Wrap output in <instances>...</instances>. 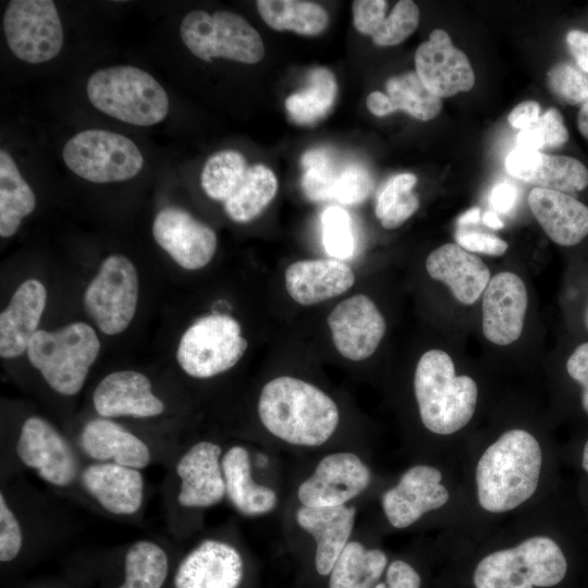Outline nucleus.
<instances>
[{
	"label": "nucleus",
	"instance_id": "44",
	"mask_svg": "<svg viewBox=\"0 0 588 588\" xmlns=\"http://www.w3.org/2000/svg\"><path fill=\"white\" fill-rule=\"evenodd\" d=\"M23 535L20 523L9 507L3 493L0 494V561L10 562L21 551Z\"/></svg>",
	"mask_w": 588,
	"mask_h": 588
},
{
	"label": "nucleus",
	"instance_id": "42",
	"mask_svg": "<svg viewBox=\"0 0 588 588\" xmlns=\"http://www.w3.org/2000/svg\"><path fill=\"white\" fill-rule=\"evenodd\" d=\"M551 93L560 100L575 106L588 100V74L567 62L553 65L547 74Z\"/></svg>",
	"mask_w": 588,
	"mask_h": 588
},
{
	"label": "nucleus",
	"instance_id": "29",
	"mask_svg": "<svg viewBox=\"0 0 588 588\" xmlns=\"http://www.w3.org/2000/svg\"><path fill=\"white\" fill-rule=\"evenodd\" d=\"M79 440L83 451L97 462L143 469L151 460L150 450L143 440L108 418L88 421Z\"/></svg>",
	"mask_w": 588,
	"mask_h": 588
},
{
	"label": "nucleus",
	"instance_id": "35",
	"mask_svg": "<svg viewBox=\"0 0 588 588\" xmlns=\"http://www.w3.org/2000/svg\"><path fill=\"white\" fill-rule=\"evenodd\" d=\"M338 93L333 73L327 68H315L308 73L304 89L285 99V108L297 124H314L329 112Z\"/></svg>",
	"mask_w": 588,
	"mask_h": 588
},
{
	"label": "nucleus",
	"instance_id": "48",
	"mask_svg": "<svg viewBox=\"0 0 588 588\" xmlns=\"http://www.w3.org/2000/svg\"><path fill=\"white\" fill-rule=\"evenodd\" d=\"M417 182V177L413 173H401L393 176L382 187L377 196L375 215L380 220L393 201L405 192L413 189Z\"/></svg>",
	"mask_w": 588,
	"mask_h": 588
},
{
	"label": "nucleus",
	"instance_id": "25",
	"mask_svg": "<svg viewBox=\"0 0 588 588\" xmlns=\"http://www.w3.org/2000/svg\"><path fill=\"white\" fill-rule=\"evenodd\" d=\"M426 270L430 278L446 284L464 305L476 303L491 279L487 265L455 243L432 250L426 259Z\"/></svg>",
	"mask_w": 588,
	"mask_h": 588
},
{
	"label": "nucleus",
	"instance_id": "20",
	"mask_svg": "<svg viewBox=\"0 0 588 588\" xmlns=\"http://www.w3.org/2000/svg\"><path fill=\"white\" fill-rule=\"evenodd\" d=\"M222 455L218 443L199 441L180 457L175 468L181 479L179 504L187 509H206L225 497Z\"/></svg>",
	"mask_w": 588,
	"mask_h": 588
},
{
	"label": "nucleus",
	"instance_id": "45",
	"mask_svg": "<svg viewBox=\"0 0 588 588\" xmlns=\"http://www.w3.org/2000/svg\"><path fill=\"white\" fill-rule=\"evenodd\" d=\"M387 1L356 0L352 3L353 24L358 33L371 35L385 19Z\"/></svg>",
	"mask_w": 588,
	"mask_h": 588
},
{
	"label": "nucleus",
	"instance_id": "17",
	"mask_svg": "<svg viewBox=\"0 0 588 588\" xmlns=\"http://www.w3.org/2000/svg\"><path fill=\"white\" fill-rule=\"evenodd\" d=\"M415 66L424 85L440 98L468 91L475 84L468 58L443 29L432 30L429 39L418 46Z\"/></svg>",
	"mask_w": 588,
	"mask_h": 588
},
{
	"label": "nucleus",
	"instance_id": "13",
	"mask_svg": "<svg viewBox=\"0 0 588 588\" xmlns=\"http://www.w3.org/2000/svg\"><path fill=\"white\" fill-rule=\"evenodd\" d=\"M327 322L335 350L351 362L369 358L387 330L380 309L365 294H355L340 302L328 315Z\"/></svg>",
	"mask_w": 588,
	"mask_h": 588
},
{
	"label": "nucleus",
	"instance_id": "12",
	"mask_svg": "<svg viewBox=\"0 0 588 588\" xmlns=\"http://www.w3.org/2000/svg\"><path fill=\"white\" fill-rule=\"evenodd\" d=\"M371 470L353 451L327 453L311 473L298 485L299 505L310 507L347 505L371 482Z\"/></svg>",
	"mask_w": 588,
	"mask_h": 588
},
{
	"label": "nucleus",
	"instance_id": "6",
	"mask_svg": "<svg viewBox=\"0 0 588 588\" xmlns=\"http://www.w3.org/2000/svg\"><path fill=\"white\" fill-rule=\"evenodd\" d=\"M567 562L559 544L546 536L485 556L474 572L476 588L552 587L565 576Z\"/></svg>",
	"mask_w": 588,
	"mask_h": 588
},
{
	"label": "nucleus",
	"instance_id": "47",
	"mask_svg": "<svg viewBox=\"0 0 588 588\" xmlns=\"http://www.w3.org/2000/svg\"><path fill=\"white\" fill-rule=\"evenodd\" d=\"M455 237L457 244L468 252L502 256L507 250V243L493 234L458 231Z\"/></svg>",
	"mask_w": 588,
	"mask_h": 588
},
{
	"label": "nucleus",
	"instance_id": "38",
	"mask_svg": "<svg viewBox=\"0 0 588 588\" xmlns=\"http://www.w3.org/2000/svg\"><path fill=\"white\" fill-rule=\"evenodd\" d=\"M247 169L246 159L240 151H218L204 166L201 187L208 197L224 203L237 188Z\"/></svg>",
	"mask_w": 588,
	"mask_h": 588
},
{
	"label": "nucleus",
	"instance_id": "53",
	"mask_svg": "<svg viewBox=\"0 0 588 588\" xmlns=\"http://www.w3.org/2000/svg\"><path fill=\"white\" fill-rule=\"evenodd\" d=\"M540 106L538 102L527 100L518 103L509 114L507 121L515 128H526L538 121Z\"/></svg>",
	"mask_w": 588,
	"mask_h": 588
},
{
	"label": "nucleus",
	"instance_id": "32",
	"mask_svg": "<svg viewBox=\"0 0 588 588\" xmlns=\"http://www.w3.org/2000/svg\"><path fill=\"white\" fill-rule=\"evenodd\" d=\"M36 207L32 187L21 175L10 154L0 150V235L10 237L16 233L22 220Z\"/></svg>",
	"mask_w": 588,
	"mask_h": 588
},
{
	"label": "nucleus",
	"instance_id": "19",
	"mask_svg": "<svg viewBox=\"0 0 588 588\" xmlns=\"http://www.w3.org/2000/svg\"><path fill=\"white\" fill-rule=\"evenodd\" d=\"M244 562L231 543L206 539L180 563L174 576L175 588H238Z\"/></svg>",
	"mask_w": 588,
	"mask_h": 588
},
{
	"label": "nucleus",
	"instance_id": "31",
	"mask_svg": "<svg viewBox=\"0 0 588 588\" xmlns=\"http://www.w3.org/2000/svg\"><path fill=\"white\" fill-rule=\"evenodd\" d=\"M388 567V556L352 539L329 574V588H373Z\"/></svg>",
	"mask_w": 588,
	"mask_h": 588
},
{
	"label": "nucleus",
	"instance_id": "49",
	"mask_svg": "<svg viewBox=\"0 0 588 588\" xmlns=\"http://www.w3.org/2000/svg\"><path fill=\"white\" fill-rule=\"evenodd\" d=\"M419 208L418 196L413 191L401 194L379 220L382 228L393 230L402 225Z\"/></svg>",
	"mask_w": 588,
	"mask_h": 588
},
{
	"label": "nucleus",
	"instance_id": "50",
	"mask_svg": "<svg viewBox=\"0 0 588 588\" xmlns=\"http://www.w3.org/2000/svg\"><path fill=\"white\" fill-rule=\"evenodd\" d=\"M420 576L411 564L395 560L385 569V581L377 583L373 588H420Z\"/></svg>",
	"mask_w": 588,
	"mask_h": 588
},
{
	"label": "nucleus",
	"instance_id": "30",
	"mask_svg": "<svg viewBox=\"0 0 588 588\" xmlns=\"http://www.w3.org/2000/svg\"><path fill=\"white\" fill-rule=\"evenodd\" d=\"M225 497L237 512L245 516H261L272 512L279 502L277 491L255 481L248 450L232 445L221 460Z\"/></svg>",
	"mask_w": 588,
	"mask_h": 588
},
{
	"label": "nucleus",
	"instance_id": "26",
	"mask_svg": "<svg viewBox=\"0 0 588 588\" xmlns=\"http://www.w3.org/2000/svg\"><path fill=\"white\" fill-rule=\"evenodd\" d=\"M82 483L109 513L132 515L142 506L144 479L139 469L113 462H97L84 468Z\"/></svg>",
	"mask_w": 588,
	"mask_h": 588
},
{
	"label": "nucleus",
	"instance_id": "59",
	"mask_svg": "<svg viewBox=\"0 0 588 588\" xmlns=\"http://www.w3.org/2000/svg\"><path fill=\"white\" fill-rule=\"evenodd\" d=\"M581 465L583 468L588 473V440L584 446Z\"/></svg>",
	"mask_w": 588,
	"mask_h": 588
},
{
	"label": "nucleus",
	"instance_id": "7",
	"mask_svg": "<svg viewBox=\"0 0 588 588\" xmlns=\"http://www.w3.org/2000/svg\"><path fill=\"white\" fill-rule=\"evenodd\" d=\"M180 34L187 49L204 61L223 58L253 64L265 56L259 33L233 12L192 11L182 20Z\"/></svg>",
	"mask_w": 588,
	"mask_h": 588
},
{
	"label": "nucleus",
	"instance_id": "52",
	"mask_svg": "<svg viewBox=\"0 0 588 588\" xmlns=\"http://www.w3.org/2000/svg\"><path fill=\"white\" fill-rule=\"evenodd\" d=\"M566 44L578 68L588 74V33L572 29L566 34Z\"/></svg>",
	"mask_w": 588,
	"mask_h": 588
},
{
	"label": "nucleus",
	"instance_id": "28",
	"mask_svg": "<svg viewBox=\"0 0 588 588\" xmlns=\"http://www.w3.org/2000/svg\"><path fill=\"white\" fill-rule=\"evenodd\" d=\"M528 205L546 234L561 246H574L588 235V206L562 192L534 187Z\"/></svg>",
	"mask_w": 588,
	"mask_h": 588
},
{
	"label": "nucleus",
	"instance_id": "8",
	"mask_svg": "<svg viewBox=\"0 0 588 588\" xmlns=\"http://www.w3.org/2000/svg\"><path fill=\"white\" fill-rule=\"evenodd\" d=\"M248 342L240 322L225 314H211L191 324L179 342L176 359L185 373L208 379L234 367Z\"/></svg>",
	"mask_w": 588,
	"mask_h": 588
},
{
	"label": "nucleus",
	"instance_id": "27",
	"mask_svg": "<svg viewBox=\"0 0 588 588\" xmlns=\"http://www.w3.org/2000/svg\"><path fill=\"white\" fill-rule=\"evenodd\" d=\"M46 302V287L38 280L28 279L16 289L0 315L2 358H15L27 351L30 339L38 331Z\"/></svg>",
	"mask_w": 588,
	"mask_h": 588
},
{
	"label": "nucleus",
	"instance_id": "58",
	"mask_svg": "<svg viewBox=\"0 0 588 588\" xmlns=\"http://www.w3.org/2000/svg\"><path fill=\"white\" fill-rule=\"evenodd\" d=\"M483 223L494 230H499L503 228V222L499 218V216L493 211H487L482 217Z\"/></svg>",
	"mask_w": 588,
	"mask_h": 588
},
{
	"label": "nucleus",
	"instance_id": "4",
	"mask_svg": "<svg viewBox=\"0 0 588 588\" xmlns=\"http://www.w3.org/2000/svg\"><path fill=\"white\" fill-rule=\"evenodd\" d=\"M87 96L99 111L138 126L157 124L169 111L163 87L149 73L131 65L106 68L91 74Z\"/></svg>",
	"mask_w": 588,
	"mask_h": 588
},
{
	"label": "nucleus",
	"instance_id": "1",
	"mask_svg": "<svg viewBox=\"0 0 588 588\" xmlns=\"http://www.w3.org/2000/svg\"><path fill=\"white\" fill-rule=\"evenodd\" d=\"M257 414L270 436L298 449H317L328 443L341 420L339 405L326 391L289 375L264 384Z\"/></svg>",
	"mask_w": 588,
	"mask_h": 588
},
{
	"label": "nucleus",
	"instance_id": "24",
	"mask_svg": "<svg viewBox=\"0 0 588 588\" xmlns=\"http://www.w3.org/2000/svg\"><path fill=\"white\" fill-rule=\"evenodd\" d=\"M354 283L353 269L345 261L333 258L297 260L284 271L285 290L302 306H314L340 296Z\"/></svg>",
	"mask_w": 588,
	"mask_h": 588
},
{
	"label": "nucleus",
	"instance_id": "34",
	"mask_svg": "<svg viewBox=\"0 0 588 588\" xmlns=\"http://www.w3.org/2000/svg\"><path fill=\"white\" fill-rule=\"evenodd\" d=\"M257 10L267 25L275 30H291L316 36L329 24L327 11L318 3L301 0H259Z\"/></svg>",
	"mask_w": 588,
	"mask_h": 588
},
{
	"label": "nucleus",
	"instance_id": "40",
	"mask_svg": "<svg viewBox=\"0 0 588 588\" xmlns=\"http://www.w3.org/2000/svg\"><path fill=\"white\" fill-rule=\"evenodd\" d=\"M322 244L327 254L345 261L354 256L356 242L351 216L341 206H330L321 215Z\"/></svg>",
	"mask_w": 588,
	"mask_h": 588
},
{
	"label": "nucleus",
	"instance_id": "10",
	"mask_svg": "<svg viewBox=\"0 0 588 588\" xmlns=\"http://www.w3.org/2000/svg\"><path fill=\"white\" fill-rule=\"evenodd\" d=\"M138 301V275L125 256L111 255L99 267L84 293V308L108 335L124 331L133 320Z\"/></svg>",
	"mask_w": 588,
	"mask_h": 588
},
{
	"label": "nucleus",
	"instance_id": "41",
	"mask_svg": "<svg viewBox=\"0 0 588 588\" xmlns=\"http://www.w3.org/2000/svg\"><path fill=\"white\" fill-rule=\"evenodd\" d=\"M419 9L412 0H401L393 7L389 16L372 34L377 46H395L404 41L417 28Z\"/></svg>",
	"mask_w": 588,
	"mask_h": 588
},
{
	"label": "nucleus",
	"instance_id": "56",
	"mask_svg": "<svg viewBox=\"0 0 588 588\" xmlns=\"http://www.w3.org/2000/svg\"><path fill=\"white\" fill-rule=\"evenodd\" d=\"M577 125L580 134L588 139V100L579 109Z\"/></svg>",
	"mask_w": 588,
	"mask_h": 588
},
{
	"label": "nucleus",
	"instance_id": "55",
	"mask_svg": "<svg viewBox=\"0 0 588 588\" xmlns=\"http://www.w3.org/2000/svg\"><path fill=\"white\" fill-rule=\"evenodd\" d=\"M366 106L368 110L377 117H383L396 111L389 96L381 91L370 93L367 96Z\"/></svg>",
	"mask_w": 588,
	"mask_h": 588
},
{
	"label": "nucleus",
	"instance_id": "37",
	"mask_svg": "<svg viewBox=\"0 0 588 588\" xmlns=\"http://www.w3.org/2000/svg\"><path fill=\"white\" fill-rule=\"evenodd\" d=\"M385 88L395 110L405 111L417 120H432L441 111V98L424 85L416 72L389 78Z\"/></svg>",
	"mask_w": 588,
	"mask_h": 588
},
{
	"label": "nucleus",
	"instance_id": "2",
	"mask_svg": "<svg viewBox=\"0 0 588 588\" xmlns=\"http://www.w3.org/2000/svg\"><path fill=\"white\" fill-rule=\"evenodd\" d=\"M542 452L537 439L512 429L483 452L476 467L479 504L491 513L516 509L532 497L539 483Z\"/></svg>",
	"mask_w": 588,
	"mask_h": 588
},
{
	"label": "nucleus",
	"instance_id": "5",
	"mask_svg": "<svg viewBox=\"0 0 588 588\" xmlns=\"http://www.w3.org/2000/svg\"><path fill=\"white\" fill-rule=\"evenodd\" d=\"M100 350L89 324L72 322L57 331L38 330L27 346V357L51 389L75 395L83 388Z\"/></svg>",
	"mask_w": 588,
	"mask_h": 588
},
{
	"label": "nucleus",
	"instance_id": "18",
	"mask_svg": "<svg viewBox=\"0 0 588 588\" xmlns=\"http://www.w3.org/2000/svg\"><path fill=\"white\" fill-rule=\"evenodd\" d=\"M528 305L524 281L513 272L493 275L482 294V332L497 345H509L522 334Z\"/></svg>",
	"mask_w": 588,
	"mask_h": 588
},
{
	"label": "nucleus",
	"instance_id": "23",
	"mask_svg": "<svg viewBox=\"0 0 588 588\" xmlns=\"http://www.w3.org/2000/svg\"><path fill=\"white\" fill-rule=\"evenodd\" d=\"M505 168L512 176L540 188L569 194L588 186V169L569 156L517 147L506 157Z\"/></svg>",
	"mask_w": 588,
	"mask_h": 588
},
{
	"label": "nucleus",
	"instance_id": "22",
	"mask_svg": "<svg viewBox=\"0 0 588 588\" xmlns=\"http://www.w3.org/2000/svg\"><path fill=\"white\" fill-rule=\"evenodd\" d=\"M93 404L103 418H147L164 412V404L154 394L150 380L135 370H120L107 375L93 393Z\"/></svg>",
	"mask_w": 588,
	"mask_h": 588
},
{
	"label": "nucleus",
	"instance_id": "54",
	"mask_svg": "<svg viewBox=\"0 0 588 588\" xmlns=\"http://www.w3.org/2000/svg\"><path fill=\"white\" fill-rule=\"evenodd\" d=\"M517 197L516 188L510 183L498 184L490 195V203L494 209L506 212L512 209Z\"/></svg>",
	"mask_w": 588,
	"mask_h": 588
},
{
	"label": "nucleus",
	"instance_id": "15",
	"mask_svg": "<svg viewBox=\"0 0 588 588\" xmlns=\"http://www.w3.org/2000/svg\"><path fill=\"white\" fill-rule=\"evenodd\" d=\"M441 480V471L429 465H415L404 471L397 483L381 497V507L390 525L407 528L426 513L446 504L450 494Z\"/></svg>",
	"mask_w": 588,
	"mask_h": 588
},
{
	"label": "nucleus",
	"instance_id": "9",
	"mask_svg": "<svg viewBox=\"0 0 588 588\" xmlns=\"http://www.w3.org/2000/svg\"><path fill=\"white\" fill-rule=\"evenodd\" d=\"M62 157L68 168L94 183L126 181L143 168L138 147L124 135L105 130H86L70 138Z\"/></svg>",
	"mask_w": 588,
	"mask_h": 588
},
{
	"label": "nucleus",
	"instance_id": "33",
	"mask_svg": "<svg viewBox=\"0 0 588 588\" xmlns=\"http://www.w3.org/2000/svg\"><path fill=\"white\" fill-rule=\"evenodd\" d=\"M278 180L272 170L258 163L248 167L234 193L223 203L228 217L238 223L256 219L272 201Z\"/></svg>",
	"mask_w": 588,
	"mask_h": 588
},
{
	"label": "nucleus",
	"instance_id": "14",
	"mask_svg": "<svg viewBox=\"0 0 588 588\" xmlns=\"http://www.w3.org/2000/svg\"><path fill=\"white\" fill-rule=\"evenodd\" d=\"M16 454L25 466L57 487L71 485L78 473V461L70 443L41 417L33 416L23 422Z\"/></svg>",
	"mask_w": 588,
	"mask_h": 588
},
{
	"label": "nucleus",
	"instance_id": "51",
	"mask_svg": "<svg viewBox=\"0 0 588 588\" xmlns=\"http://www.w3.org/2000/svg\"><path fill=\"white\" fill-rule=\"evenodd\" d=\"M569 377L581 387V406L588 414V342L579 344L566 362Z\"/></svg>",
	"mask_w": 588,
	"mask_h": 588
},
{
	"label": "nucleus",
	"instance_id": "60",
	"mask_svg": "<svg viewBox=\"0 0 588 588\" xmlns=\"http://www.w3.org/2000/svg\"><path fill=\"white\" fill-rule=\"evenodd\" d=\"M585 326L588 330V303H587V306H586V309H585Z\"/></svg>",
	"mask_w": 588,
	"mask_h": 588
},
{
	"label": "nucleus",
	"instance_id": "3",
	"mask_svg": "<svg viewBox=\"0 0 588 588\" xmlns=\"http://www.w3.org/2000/svg\"><path fill=\"white\" fill-rule=\"evenodd\" d=\"M414 393L425 428L436 434H452L470 421L478 388L469 376H456L448 353L429 350L417 362Z\"/></svg>",
	"mask_w": 588,
	"mask_h": 588
},
{
	"label": "nucleus",
	"instance_id": "46",
	"mask_svg": "<svg viewBox=\"0 0 588 588\" xmlns=\"http://www.w3.org/2000/svg\"><path fill=\"white\" fill-rule=\"evenodd\" d=\"M534 125L543 148H560L568 140V131L564 124L563 115L555 108L548 109Z\"/></svg>",
	"mask_w": 588,
	"mask_h": 588
},
{
	"label": "nucleus",
	"instance_id": "16",
	"mask_svg": "<svg viewBox=\"0 0 588 588\" xmlns=\"http://www.w3.org/2000/svg\"><path fill=\"white\" fill-rule=\"evenodd\" d=\"M152 235L157 244L187 270L206 267L217 250L216 232L181 208L161 210L154 220Z\"/></svg>",
	"mask_w": 588,
	"mask_h": 588
},
{
	"label": "nucleus",
	"instance_id": "57",
	"mask_svg": "<svg viewBox=\"0 0 588 588\" xmlns=\"http://www.w3.org/2000/svg\"><path fill=\"white\" fill-rule=\"evenodd\" d=\"M480 219V209L475 207L466 211L463 216L458 219L460 225H465L469 223H477Z\"/></svg>",
	"mask_w": 588,
	"mask_h": 588
},
{
	"label": "nucleus",
	"instance_id": "11",
	"mask_svg": "<svg viewBox=\"0 0 588 588\" xmlns=\"http://www.w3.org/2000/svg\"><path fill=\"white\" fill-rule=\"evenodd\" d=\"M3 29L10 50L25 62H47L62 49L63 28L51 0L10 1Z\"/></svg>",
	"mask_w": 588,
	"mask_h": 588
},
{
	"label": "nucleus",
	"instance_id": "39",
	"mask_svg": "<svg viewBox=\"0 0 588 588\" xmlns=\"http://www.w3.org/2000/svg\"><path fill=\"white\" fill-rule=\"evenodd\" d=\"M301 164L302 189L313 201L334 200V191L340 171L327 149L316 148L306 151Z\"/></svg>",
	"mask_w": 588,
	"mask_h": 588
},
{
	"label": "nucleus",
	"instance_id": "43",
	"mask_svg": "<svg viewBox=\"0 0 588 588\" xmlns=\"http://www.w3.org/2000/svg\"><path fill=\"white\" fill-rule=\"evenodd\" d=\"M372 185L366 169L358 164L346 166L338 176L334 200L342 205H358L369 196Z\"/></svg>",
	"mask_w": 588,
	"mask_h": 588
},
{
	"label": "nucleus",
	"instance_id": "21",
	"mask_svg": "<svg viewBox=\"0 0 588 588\" xmlns=\"http://www.w3.org/2000/svg\"><path fill=\"white\" fill-rule=\"evenodd\" d=\"M357 511L353 505L310 507L299 505L295 523L314 540L315 567L329 576L336 560L352 540Z\"/></svg>",
	"mask_w": 588,
	"mask_h": 588
},
{
	"label": "nucleus",
	"instance_id": "36",
	"mask_svg": "<svg viewBox=\"0 0 588 588\" xmlns=\"http://www.w3.org/2000/svg\"><path fill=\"white\" fill-rule=\"evenodd\" d=\"M168 569V555L159 544L136 541L125 554V579L119 588H162Z\"/></svg>",
	"mask_w": 588,
	"mask_h": 588
}]
</instances>
